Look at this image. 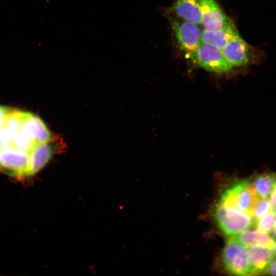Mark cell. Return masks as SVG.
I'll return each instance as SVG.
<instances>
[{"label":"cell","instance_id":"1","mask_svg":"<svg viewBox=\"0 0 276 276\" xmlns=\"http://www.w3.org/2000/svg\"><path fill=\"white\" fill-rule=\"evenodd\" d=\"M214 217L218 227L229 238L250 228L255 223L250 214L220 203L215 207Z\"/></svg>","mask_w":276,"mask_h":276},{"label":"cell","instance_id":"2","mask_svg":"<svg viewBox=\"0 0 276 276\" xmlns=\"http://www.w3.org/2000/svg\"><path fill=\"white\" fill-rule=\"evenodd\" d=\"M168 18L180 49L193 59L201 43V28L197 24L173 15Z\"/></svg>","mask_w":276,"mask_h":276},{"label":"cell","instance_id":"3","mask_svg":"<svg viewBox=\"0 0 276 276\" xmlns=\"http://www.w3.org/2000/svg\"><path fill=\"white\" fill-rule=\"evenodd\" d=\"M222 52L227 62L233 67H246L258 63L264 56L262 51L249 44L239 34L229 41Z\"/></svg>","mask_w":276,"mask_h":276},{"label":"cell","instance_id":"4","mask_svg":"<svg viewBox=\"0 0 276 276\" xmlns=\"http://www.w3.org/2000/svg\"><path fill=\"white\" fill-rule=\"evenodd\" d=\"M259 197L249 180L246 179L239 181L225 190L221 195L218 203L251 215Z\"/></svg>","mask_w":276,"mask_h":276},{"label":"cell","instance_id":"5","mask_svg":"<svg viewBox=\"0 0 276 276\" xmlns=\"http://www.w3.org/2000/svg\"><path fill=\"white\" fill-rule=\"evenodd\" d=\"M247 248L235 237H230L222 251V259L225 269L238 275H249Z\"/></svg>","mask_w":276,"mask_h":276},{"label":"cell","instance_id":"6","mask_svg":"<svg viewBox=\"0 0 276 276\" xmlns=\"http://www.w3.org/2000/svg\"><path fill=\"white\" fill-rule=\"evenodd\" d=\"M192 60L200 67L215 74H227L233 71L222 50L209 44L201 42Z\"/></svg>","mask_w":276,"mask_h":276},{"label":"cell","instance_id":"7","mask_svg":"<svg viewBox=\"0 0 276 276\" xmlns=\"http://www.w3.org/2000/svg\"><path fill=\"white\" fill-rule=\"evenodd\" d=\"M2 171L16 178L27 176L30 153L9 144L0 149Z\"/></svg>","mask_w":276,"mask_h":276},{"label":"cell","instance_id":"8","mask_svg":"<svg viewBox=\"0 0 276 276\" xmlns=\"http://www.w3.org/2000/svg\"><path fill=\"white\" fill-rule=\"evenodd\" d=\"M61 141L53 137L47 142L36 144L30 153L27 176L33 175L40 171L53 155L61 149Z\"/></svg>","mask_w":276,"mask_h":276},{"label":"cell","instance_id":"9","mask_svg":"<svg viewBox=\"0 0 276 276\" xmlns=\"http://www.w3.org/2000/svg\"><path fill=\"white\" fill-rule=\"evenodd\" d=\"M201 21L204 29L215 30L224 27L232 21L216 0H199Z\"/></svg>","mask_w":276,"mask_h":276},{"label":"cell","instance_id":"10","mask_svg":"<svg viewBox=\"0 0 276 276\" xmlns=\"http://www.w3.org/2000/svg\"><path fill=\"white\" fill-rule=\"evenodd\" d=\"M21 131L31 137L36 144L47 142L53 137L43 121L30 112L23 111Z\"/></svg>","mask_w":276,"mask_h":276},{"label":"cell","instance_id":"11","mask_svg":"<svg viewBox=\"0 0 276 276\" xmlns=\"http://www.w3.org/2000/svg\"><path fill=\"white\" fill-rule=\"evenodd\" d=\"M247 252L249 275L265 273L274 257L272 249L262 246H254L248 247Z\"/></svg>","mask_w":276,"mask_h":276},{"label":"cell","instance_id":"12","mask_svg":"<svg viewBox=\"0 0 276 276\" xmlns=\"http://www.w3.org/2000/svg\"><path fill=\"white\" fill-rule=\"evenodd\" d=\"M167 11L171 15L198 25L201 24V14L199 0H175Z\"/></svg>","mask_w":276,"mask_h":276},{"label":"cell","instance_id":"13","mask_svg":"<svg viewBox=\"0 0 276 276\" xmlns=\"http://www.w3.org/2000/svg\"><path fill=\"white\" fill-rule=\"evenodd\" d=\"M239 34L236 26L231 21L226 26L220 29H204L201 34V42L209 44L222 50L229 41Z\"/></svg>","mask_w":276,"mask_h":276},{"label":"cell","instance_id":"14","mask_svg":"<svg viewBox=\"0 0 276 276\" xmlns=\"http://www.w3.org/2000/svg\"><path fill=\"white\" fill-rule=\"evenodd\" d=\"M234 237L246 248L259 246L272 249L275 243L273 238L268 234L250 228Z\"/></svg>","mask_w":276,"mask_h":276},{"label":"cell","instance_id":"15","mask_svg":"<svg viewBox=\"0 0 276 276\" xmlns=\"http://www.w3.org/2000/svg\"><path fill=\"white\" fill-rule=\"evenodd\" d=\"M249 182L260 197H268L276 187V173L258 174L249 180Z\"/></svg>","mask_w":276,"mask_h":276},{"label":"cell","instance_id":"16","mask_svg":"<svg viewBox=\"0 0 276 276\" xmlns=\"http://www.w3.org/2000/svg\"><path fill=\"white\" fill-rule=\"evenodd\" d=\"M22 113L13 109L4 120L3 125L10 140L21 131Z\"/></svg>","mask_w":276,"mask_h":276},{"label":"cell","instance_id":"17","mask_svg":"<svg viewBox=\"0 0 276 276\" xmlns=\"http://www.w3.org/2000/svg\"><path fill=\"white\" fill-rule=\"evenodd\" d=\"M9 144L20 150L29 153L36 145L31 137L22 131L13 136L10 140Z\"/></svg>","mask_w":276,"mask_h":276},{"label":"cell","instance_id":"18","mask_svg":"<svg viewBox=\"0 0 276 276\" xmlns=\"http://www.w3.org/2000/svg\"><path fill=\"white\" fill-rule=\"evenodd\" d=\"M276 223V214L272 210L259 219L255 221L256 229L265 233L271 232Z\"/></svg>","mask_w":276,"mask_h":276},{"label":"cell","instance_id":"19","mask_svg":"<svg viewBox=\"0 0 276 276\" xmlns=\"http://www.w3.org/2000/svg\"><path fill=\"white\" fill-rule=\"evenodd\" d=\"M272 210L270 198L259 197L254 206L251 215L255 221L260 219Z\"/></svg>","mask_w":276,"mask_h":276},{"label":"cell","instance_id":"20","mask_svg":"<svg viewBox=\"0 0 276 276\" xmlns=\"http://www.w3.org/2000/svg\"><path fill=\"white\" fill-rule=\"evenodd\" d=\"M10 139L7 134L3 124H0V149L8 145L10 143Z\"/></svg>","mask_w":276,"mask_h":276},{"label":"cell","instance_id":"21","mask_svg":"<svg viewBox=\"0 0 276 276\" xmlns=\"http://www.w3.org/2000/svg\"><path fill=\"white\" fill-rule=\"evenodd\" d=\"M11 108L0 105V124H3L6 116L13 110Z\"/></svg>","mask_w":276,"mask_h":276},{"label":"cell","instance_id":"22","mask_svg":"<svg viewBox=\"0 0 276 276\" xmlns=\"http://www.w3.org/2000/svg\"><path fill=\"white\" fill-rule=\"evenodd\" d=\"M265 273L271 275H276V259L273 260L268 267Z\"/></svg>","mask_w":276,"mask_h":276},{"label":"cell","instance_id":"23","mask_svg":"<svg viewBox=\"0 0 276 276\" xmlns=\"http://www.w3.org/2000/svg\"><path fill=\"white\" fill-rule=\"evenodd\" d=\"M270 202L272 211L276 214V187L270 194Z\"/></svg>","mask_w":276,"mask_h":276},{"label":"cell","instance_id":"24","mask_svg":"<svg viewBox=\"0 0 276 276\" xmlns=\"http://www.w3.org/2000/svg\"><path fill=\"white\" fill-rule=\"evenodd\" d=\"M272 249L274 254V256L276 257V241H275L274 246Z\"/></svg>","mask_w":276,"mask_h":276},{"label":"cell","instance_id":"25","mask_svg":"<svg viewBox=\"0 0 276 276\" xmlns=\"http://www.w3.org/2000/svg\"><path fill=\"white\" fill-rule=\"evenodd\" d=\"M272 231H273V237H274V239H276V223L275 224V226H274Z\"/></svg>","mask_w":276,"mask_h":276},{"label":"cell","instance_id":"26","mask_svg":"<svg viewBox=\"0 0 276 276\" xmlns=\"http://www.w3.org/2000/svg\"><path fill=\"white\" fill-rule=\"evenodd\" d=\"M2 171V164H1V160H0V171Z\"/></svg>","mask_w":276,"mask_h":276}]
</instances>
